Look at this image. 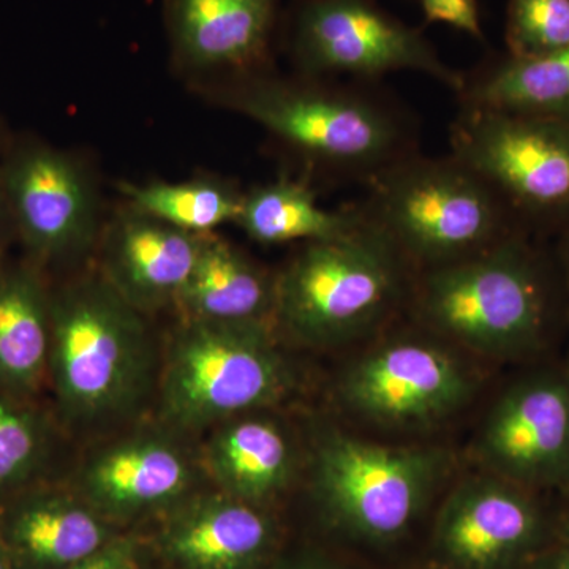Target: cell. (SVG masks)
Returning <instances> with one entry per match:
<instances>
[{
	"instance_id": "1",
	"label": "cell",
	"mask_w": 569,
	"mask_h": 569,
	"mask_svg": "<svg viewBox=\"0 0 569 569\" xmlns=\"http://www.w3.org/2000/svg\"><path fill=\"white\" fill-rule=\"evenodd\" d=\"M144 317L100 274L51 296L48 378L78 432L126 429L156 402L162 359Z\"/></svg>"
},
{
	"instance_id": "2",
	"label": "cell",
	"mask_w": 569,
	"mask_h": 569,
	"mask_svg": "<svg viewBox=\"0 0 569 569\" xmlns=\"http://www.w3.org/2000/svg\"><path fill=\"white\" fill-rule=\"evenodd\" d=\"M247 73L224 103L340 179L369 183L418 151V122L372 82L323 84Z\"/></svg>"
},
{
	"instance_id": "3",
	"label": "cell",
	"mask_w": 569,
	"mask_h": 569,
	"mask_svg": "<svg viewBox=\"0 0 569 569\" xmlns=\"http://www.w3.org/2000/svg\"><path fill=\"white\" fill-rule=\"evenodd\" d=\"M518 230L477 254L417 272L415 320L430 335L477 353L509 358L541 346L556 310L559 266Z\"/></svg>"
},
{
	"instance_id": "4",
	"label": "cell",
	"mask_w": 569,
	"mask_h": 569,
	"mask_svg": "<svg viewBox=\"0 0 569 569\" xmlns=\"http://www.w3.org/2000/svg\"><path fill=\"white\" fill-rule=\"evenodd\" d=\"M356 208L415 272L463 260L523 230L496 190L452 153L400 160L367 183Z\"/></svg>"
},
{
	"instance_id": "5",
	"label": "cell",
	"mask_w": 569,
	"mask_h": 569,
	"mask_svg": "<svg viewBox=\"0 0 569 569\" xmlns=\"http://www.w3.org/2000/svg\"><path fill=\"white\" fill-rule=\"evenodd\" d=\"M415 276L365 220L350 234L307 242L276 276V329L302 346H340L383 323L410 298Z\"/></svg>"
},
{
	"instance_id": "6",
	"label": "cell",
	"mask_w": 569,
	"mask_h": 569,
	"mask_svg": "<svg viewBox=\"0 0 569 569\" xmlns=\"http://www.w3.org/2000/svg\"><path fill=\"white\" fill-rule=\"evenodd\" d=\"M276 332L263 321L182 320L160 365V425L192 436L283 399L295 378Z\"/></svg>"
},
{
	"instance_id": "7",
	"label": "cell",
	"mask_w": 569,
	"mask_h": 569,
	"mask_svg": "<svg viewBox=\"0 0 569 569\" xmlns=\"http://www.w3.org/2000/svg\"><path fill=\"white\" fill-rule=\"evenodd\" d=\"M449 466L443 448L383 447L328 429L313 448V496L348 537L383 545L417 522Z\"/></svg>"
},
{
	"instance_id": "8",
	"label": "cell",
	"mask_w": 569,
	"mask_h": 569,
	"mask_svg": "<svg viewBox=\"0 0 569 569\" xmlns=\"http://www.w3.org/2000/svg\"><path fill=\"white\" fill-rule=\"evenodd\" d=\"M451 153L496 190L520 227L569 223V122L519 112L460 107Z\"/></svg>"
},
{
	"instance_id": "9",
	"label": "cell",
	"mask_w": 569,
	"mask_h": 569,
	"mask_svg": "<svg viewBox=\"0 0 569 569\" xmlns=\"http://www.w3.org/2000/svg\"><path fill=\"white\" fill-rule=\"evenodd\" d=\"M290 50L307 78L376 82L395 71H418L455 93L463 86V74L441 61L425 33L377 0H299Z\"/></svg>"
},
{
	"instance_id": "10",
	"label": "cell",
	"mask_w": 569,
	"mask_h": 569,
	"mask_svg": "<svg viewBox=\"0 0 569 569\" xmlns=\"http://www.w3.org/2000/svg\"><path fill=\"white\" fill-rule=\"evenodd\" d=\"M432 337H397L367 351L340 378L343 406L391 427L430 426L456 413L473 395V378Z\"/></svg>"
},
{
	"instance_id": "11",
	"label": "cell",
	"mask_w": 569,
	"mask_h": 569,
	"mask_svg": "<svg viewBox=\"0 0 569 569\" xmlns=\"http://www.w3.org/2000/svg\"><path fill=\"white\" fill-rule=\"evenodd\" d=\"M2 182L22 239L40 261L74 263L91 252L99 238L97 194L73 157L44 146L22 149Z\"/></svg>"
},
{
	"instance_id": "12",
	"label": "cell",
	"mask_w": 569,
	"mask_h": 569,
	"mask_svg": "<svg viewBox=\"0 0 569 569\" xmlns=\"http://www.w3.org/2000/svg\"><path fill=\"white\" fill-rule=\"evenodd\" d=\"M130 427L86 456L74 488L114 526L170 511L194 485L182 436L160 422Z\"/></svg>"
},
{
	"instance_id": "13",
	"label": "cell",
	"mask_w": 569,
	"mask_h": 569,
	"mask_svg": "<svg viewBox=\"0 0 569 569\" xmlns=\"http://www.w3.org/2000/svg\"><path fill=\"white\" fill-rule=\"evenodd\" d=\"M478 456L526 489L569 486V377L539 372L509 387L486 418Z\"/></svg>"
},
{
	"instance_id": "14",
	"label": "cell",
	"mask_w": 569,
	"mask_h": 569,
	"mask_svg": "<svg viewBox=\"0 0 569 569\" xmlns=\"http://www.w3.org/2000/svg\"><path fill=\"white\" fill-rule=\"evenodd\" d=\"M545 518L530 489L488 473L449 493L433 527V552L448 569H523L539 552Z\"/></svg>"
},
{
	"instance_id": "15",
	"label": "cell",
	"mask_w": 569,
	"mask_h": 569,
	"mask_svg": "<svg viewBox=\"0 0 569 569\" xmlns=\"http://www.w3.org/2000/svg\"><path fill=\"white\" fill-rule=\"evenodd\" d=\"M276 539L274 520L263 507L216 490L171 508L156 546L171 569H261Z\"/></svg>"
},
{
	"instance_id": "16",
	"label": "cell",
	"mask_w": 569,
	"mask_h": 569,
	"mask_svg": "<svg viewBox=\"0 0 569 569\" xmlns=\"http://www.w3.org/2000/svg\"><path fill=\"white\" fill-rule=\"evenodd\" d=\"M203 236L127 206L104 230L100 276L142 316L176 306Z\"/></svg>"
},
{
	"instance_id": "17",
	"label": "cell",
	"mask_w": 569,
	"mask_h": 569,
	"mask_svg": "<svg viewBox=\"0 0 569 569\" xmlns=\"http://www.w3.org/2000/svg\"><path fill=\"white\" fill-rule=\"evenodd\" d=\"M279 0H167L176 59L193 70L253 73L268 61Z\"/></svg>"
},
{
	"instance_id": "18",
	"label": "cell",
	"mask_w": 569,
	"mask_h": 569,
	"mask_svg": "<svg viewBox=\"0 0 569 569\" xmlns=\"http://www.w3.org/2000/svg\"><path fill=\"white\" fill-rule=\"evenodd\" d=\"M118 535L77 490L43 489L7 509L0 539L17 569H67Z\"/></svg>"
},
{
	"instance_id": "19",
	"label": "cell",
	"mask_w": 569,
	"mask_h": 569,
	"mask_svg": "<svg viewBox=\"0 0 569 569\" xmlns=\"http://www.w3.org/2000/svg\"><path fill=\"white\" fill-rule=\"evenodd\" d=\"M203 466L217 490L263 507L291 481L296 455L279 422L249 413L212 427Z\"/></svg>"
},
{
	"instance_id": "20",
	"label": "cell",
	"mask_w": 569,
	"mask_h": 569,
	"mask_svg": "<svg viewBox=\"0 0 569 569\" xmlns=\"http://www.w3.org/2000/svg\"><path fill=\"white\" fill-rule=\"evenodd\" d=\"M276 276L219 238L204 234L176 307L182 320L274 325Z\"/></svg>"
},
{
	"instance_id": "21",
	"label": "cell",
	"mask_w": 569,
	"mask_h": 569,
	"mask_svg": "<svg viewBox=\"0 0 569 569\" xmlns=\"http://www.w3.org/2000/svg\"><path fill=\"white\" fill-rule=\"evenodd\" d=\"M51 295L31 269L0 271V392L26 400L50 372Z\"/></svg>"
},
{
	"instance_id": "22",
	"label": "cell",
	"mask_w": 569,
	"mask_h": 569,
	"mask_svg": "<svg viewBox=\"0 0 569 569\" xmlns=\"http://www.w3.org/2000/svg\"><path fill=\"white\" fill-rule=\"evenodd\" d=\"M460 107L541 116L569 122V47L538 56L505 54L463 74Z\"/></svg>"
},
{
	"instance_id": "23",
	"label": "cell",
	"mask_w": 569,
	"mask_h": 569,
	"mask_svg": "<svg viewBox=\"0 0 569 569\" xmlns=\"http://www.w3.org/2000/svg\"><path fill=\"white\" fill-rule=\"evenodd\" d=\"M365 219L358 208H321L312 187L293 179L254 187L242 198L236 224L263 246L317 242L350 234Z\"/></svg>"
},
{
	"instance_id": "24",
	"label": "cell",
	"mask_w": 569,
	"mask_h": 569,
	"mask_svg": "<svg viewBox=\"0 0 569 569\" xmlns=\"http://www.w3.org/2000/svg\"><path fill=\"white\" fill-rule=\"evenodd\" d=\"M127 204L160 222L193 234H211L227 222H236L244 193L220 179L186 182L122 183Z\"/></svg>"
},
{
	"instance_id": "25",
	"label": "cell",
	"mask_w": 569,
	"mask_h": 569,
	"mask_svg": "<svg viewBox=\"0 0 569 569\" xmlns=\"http://www.w3.org/2000/svg\"><path fill=\"white\" fill-rule=\"evenodd\" d=\"M47 419L22 399L0 392V490L20 488L50 456Z\"/></svg>"
},
{
	"instance_id": "26",
	"label": "cell",
	"mask_w": 569,
	"mask_h": 569,
	"mask_svg": "<svg viewBox=\"0 0 569 569\" xmlns=\"http://www.w3.org/2000/svg\"><path fill=\"white\" fill-rule=\"evenodd\" d=\"M505 43L511 58H538L569 47V0H507Z\"/></svg>"
},
{
	"instance_id": "27",
	"label": "cell",
	"mask_w": 569,
	"mask_h": 569,
	"mask_svg": "<svg viewBox=\"0 0 569 569\" xmlns=\"http://www.w3.org/2000/svg\"><path fill=\"white\" fill-rule=\"evenodd\" d=\"M426 22H441L485 41L478 0H419Z\"/></svg>"
},
{
	"instance_id": "28",
	"label": "cell",
	"mask_w": 569,
	"mask_h": 569,
	"mask_svg": "<svg viewBox=\"0 0 569 569\" xmlns=\"http://www.w3.org/2000/svg\"><path fill=\"white\" fill-rule=\"evenodd\" d=\"M67 569H140V546L137 539L118 535L88 559Z\"/></svg>"
},
{
	"instance_id": "29",
	"label": "cell",
	"mask_w": 569,
	"mask_h": 569,
	"mask_svg": "<svg viewBox=\"0 0 569 569\" xmlns=\"http://www.w3.org/2000/svg\"><path fill=\"white\" fill-rule=\"evenodd\" d=\"M523 569H569V542L561 548L538 552Z\"/></svg>"
},
{
	"instance_id": "30",
	"label": "cell",
	"mask_w": 569,
	"mask_h": 569,
	"mask_svg": "<svg viewBox=\"0 0 569 569\" xmlns=\"http://www.w3.org/2000/svg\"><path fill=\"white\" fill-rule=\"evenodd\" d=\"M556 261L569 290V223L559 231V249H557Z\"/></svg>"
},
{
	"instance_id": "31",
	"label": "cell",
	"mask_w": 569,
	"mask_h": 569,
	"mask_svg": "<svg viewBox=\"0 0 569 569\" xmlns=\"http://www.w3.org/2000/svg\"><path fill=\"white\" fill-rule=\"evenodd\" d=\"M274 569H343L337 567V565L329 563V561L317 560V559H298L291 561H284Z\"/></svg>"
},
{
	"instance_id": "32",
	"label": "cell",
	"mask_w": 569,
	"mask_h": 569,
	"mask_svg": "<svg viewBox=\"0 0 569 569\" xmlns=\"http://www.w3.org/2000/svg\"><path fill=\"white\" fill-rule=\"evenodd\" d=\"M0 569H17L13 560H11L9 550H7L6 545L2 542V539H0Z\"/></svg>"
},
{
	"instance_id": "33",
	"label": "cell",
	"mask_w": 569,
	"mask_h": 569,
	"mask_svg": "<svg viewBox=\"0 0 569 569\" xmlns=\"http://www.w3.org/2000/svg\"><path fill=\"white\" fill-rule=\"evenodd\" d=\"M3 203H6V193H3L2 176H0V217H2Z\"/></svg>"
},
{
	"instance_id": "34",
	"label": "cell",
	"mask_w": 569,
	"mask_h": 569,
	"mask_svg": "<svg viewBox=\"0 0 569 569\" xmlns=\"http://www.w3.org/2000/svg\"><path fill=\"white\" fill-rule=\"evenodd\" d=\"M563 530H565V537H567V541L569 542V508L567 511V516H565Z\"/></svg>"
}]
</instances>
